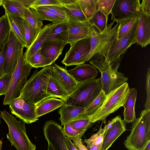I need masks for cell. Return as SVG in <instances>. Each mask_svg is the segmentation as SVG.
Returning <instances> with one entry per match:
<instances>
[{"label":"cell","mask_w":150,"mask_h":150,"mask_svg":"<svg viewBox=\"0 0 150 150\" xmlns=\"http://www.w3.org/2000/svg\"><path fill=\"white\" fill-rule=\"evenodd\" d=\"M51 67V65L45 67L39 71L35 70L21 89L19 96L35 105L50 97L47 93V89Z\"/></svg>","instance_id":"6da1fadb"},{"label":"cell","mask_w":150,"mask_h":150,"mask_svg":"<svg viewBox=\"0 0 150 150\" xmlns=\"http://www.w3.org/2000/svg\"><path fill=\"white\" fill-rule=\"evenodd\" d=\"M2 118L7 124V138L17 150H35L36 146L30 141L26 133L25 123L17 121L11 114L4 110L1 111Z\"/></svg>","instance_id":"7a4b0ae2"},{"label":"cell","mask_w":150,"mask_h":150,"mask_svg":"<svg viewBox=\"0 0 150 150\" xmlns=\"http://www.w3.org/2000/svg\"><path fill=\"white\" fill-rule=\"evenodd\" d=\"M102 90L100 78L80 82L65 100L64 105L86 108Z\"/></svg>","instance_id":"3957f363"},{"label":"cell","mask_w":150,"mask_h":150,"mask_svg":"<svg viewBox=\"0 0 150 150\" xmlns=\"http://www.w3.org/2000/svg\"><path fill=\"white\" fill-rule=\"evenodd\" d=\"M130 88L126 82L107 95L102 106L92 115L87 117L93 124L105 120L110 114L124 107Z\"/></svg>","instance_id":"277c9868"},{"label":"cell","mask_w":150,"mask_h":150,"mask_svg":"<svg viewBox=\"0 0 150 150\" xmlns=\"http://www.w3.org/2000/svg\"><path fill=\"white\" fill-rule=\"evenodd\" d=\"M89 63L98 69L101 73L100 79L102 90L106 95L127 82L128 79L124 74L114 70L102 55L96 54L90 59Z\"/></svg>","instance_id":"5b68a950"},{"label":"cell","mask_w":150,"mask_h":150,"mask_svg":"<svg viewBox=\"0 0 150 150\" xmlns=\"http://www.w3.org/2000/svg\"><path fill=\"white\" fill-rule=\"evenodd\" d=\"M138 21L122 38L116 39L109 46L103 55L107 62L115 71H117L120 67L122 56L131 46L136 43Z\"/></svg>","instance_id":"8992f818"},{"label":"cell","mask_w":150,"mask_h":150,"mask_svg":"<svg viewBox=\"0 0 150 150\" xmlns=\"http://www.w3.org/2000/svg\"><path fill=\"white\" fill-rule=\"evenodd\" d=\"M32 68L25 60L23 50L12 74L8 88L3 100V105H9L14 99L19 97L20 91L27 81V78Z\"/></svg>","instance_id":"52a82bcc"},{"label":"cell","mask_w":150,"mask_h":150,"mask_svg":"<svg viewBox=\"0 0 150 150\" xmlns=\"http://www.w3.org/2000/svg\"><path fill=\"white\" fill-rule=\"evenodd\" d=\"M114 21H112L102 33L93 26L90 41V49L86 57L85 63L89 61L97 54H101L116 39L119 23L112 28Z\"/></svg>","instance_id":"ba28073f"},{"label":"cell","mask_w":150,"mask_h":150,"mask_svg":"<svg viewBox=\"0 0 150 150\" xmlns=\"http://www.w3.org/2000/svg\"><path fill=\"white\" fill-rule=\"evenodd\" d=\"M130 133L124 142L128 150H143L148 142L142 115L132 122Z\"/></svg>","instance_id":"9c48e42d"},{"label":"cell","mask_w":150,"mask_h":150,"mask_svg":"<svg viewBox=\"0 0 150 150\" xmlns=\"http://www.w3.org/2000/svg\"><path fill=\"white\" fill-rule=\"evenodd\" d=\"M139 0H115L110 12L111 20L119 21L132 18L139 17Z\"/></svg>","instance_id":"30bf717a"},{"label":"cell","mask_w":150,"mask_h":150,"mask_svg":"<svg viewBox=\"0 0 150 150\" xmlns=\"http://www.w3.org/2000/svg\"><path fill=\"white\" fill-rule=\"evenodd\" d=\"M91 38L80 40L71 45L62 63L66 67L84 64L85 58L90 49Z\"/></svg>","instance_id":"8fae6325"},{"label":"cell","mask_w":150,"mask_h":150,"mask_svg":"<svg viewBox=\"0 0 150 150\" xmlns=\"http://www.w3.org/2000/svg\"><path fill=\"white\" fill-rule=\"evenodd\" d=\"M67 24V42L71 46L79 40L91 37L93 26L89 20L80 21L69 19Z\"/></svg>","instance_id":"7c38bea8"},{"label":"cell","mask_w":150,"mask_h":150,"mask_svg":"<svg viewBox=\"0 0 150 150\" xmlns=\"http://www.w3.org/2000/svg\"><path fill=\"white\" fill-rule=\"evenodd\" d=\"M43 131L45 139L54 150H69L63 128L57 122L52 120L46 122Z\"/></svg>","instance_id":"4fadbf2b"},{"label":"cell","mask_w":150,"mask_h":150,"mask_svg":"<svg viewBox=\"0 0 150 150\" xmlns=\"http://www.w3.org/2000/svg\"><path fill=\"white\" fill-rule=\"evenodd\" d=\"M11 112L27 124H30L38 120L36 112V105L26 101L18 97L9 105Z\"/></svg>","instance_id":"5bb4252c"},{"label":"cell","mask_w":150,"mask_h":150,"mask_svg":"<svg viewBox=\"0 0 150 150\" xmlns=\"http://www.w3.org/2000/svg\"><path fill=\"white\" fill-rule=\"evenodd\" d=\"M24 47L11 31L5 56L4 74H12Z\"/></svg>","instance_id":"9a60e30c"},{"label":"cell","mask_w":150,"mask_h":150,"mask_svg":"<svg viewBox=\"0 0 150 150\" xmlns=\"http://www.w3.org/2000/svg\"><path fill=\"white\" fill-rule=\"evenodd\" d=\"M50 76L67 93L68 96L78 87L80 82L67 72L66 68L56 64L51 66Z\"/></svg>","instance_id":"2e32d148"},{"label":"cell","mask_w":150,"mask_h":150,"mask_svg":"<svg viewBox=\"0 0 150 150\" xmlns=\"http://www.w3.org/2000/svg\"><path fill=\"white\" fill-rule=\"evenodd\" d=\"M126 123L120 116H117L107 125V129L102 145V150H107L115 140L126 130Z\"/></svg>","instance_id":"e0dca14e"},{"label":"cell","mask_w":150,"mask_h":150,"mask_svg":"<svg viewBox=\"0 0 150 150\" xmlns=\"http://www.w3.org/2000/svg\"><path fill=\"white\" fill-rule=\"evenodd\" d=\"M136 43L142 47L150 43V15L140 11Z\"/></svg>","instance_id":"ac0fdd59"},{"label":"cell","mask_w":150,"mask_h":150,"mask_svg":"<svg viewBox=\"0 0 150 150\" xmlns=\"http://www.w3.org/2000/svg\"><path fill=\"white\" fill-rule=\"evenodd\" d=\"M77 81L82 82L95 79L98 71L93 65L88 64H82L76 65L71 69L67 71Z\"/></svg>","instance_id":"d6986e66"},{"label":"cell","mask_w":150,"mask_h":150,"mask_svg":"<svg viewBox=\"0 0 150 150\" xmlns=\"http://www.w3.org/2000/svg\"><path fill=\"white\" fill-rule=\"evenodd\" d=\"M67 42L63 41H44L40 49L42 55L53 63L62 53Z\"/></svg>","instance_id":"ffe728a7"},{"label":"cell","mask_w":150,"mask_h":150,"mask_svg":"<svg viewBox=\"0 0 150 150\" xmlns=\"http://www.w3.org/2000/svg\"><path fill=\"white\" fill-rule=\"evenodd\" d=\"M59 23H52L42 27L35 39L24 54V58L25 61L40 50L47 35Z\"/></svg>","instance_id":"44dd1931"},{"label":"cell","mask_w":150,"mask_h":150,"mask_svg":"<svg viewBox=\"0 0 150 150\" xmlns=\"http://www.w3.org/2000/svg\"><path fill=\"white\" fill-rule=\"evenodd\" d=\"M86 108L64 105L58 111L60 115L61 125L77 120L84 119L83 113Z\"/></svg>","instance_id":"7402d4cb"},{"label":"cell","mask_w":150,"mask_h":150,"mask_svg":"<svg viewBox=\"0 0 150 150\" xmlns=\"http://www.w3.org/2000/svg\"><path fill=\"white\" fill-rule=\"evenodd\" d=\"M5 14L8 19L11 31L23 47H26L23 18L13 15L6 11H5Z\"/></svg>","instance_id":"603a6c76"},{"label":"cell","mask_w":150,"mask_h":150,"mask_svg":"<svg viewBox=\"0 0 150 150\" xmlns=\"http://www.w3.org/2000/svg\"><path fill=\"white\" fill-rule=\"evenodd\" d=\"M65 102L64 100L53 97L45 99L36 105V112L38 117L62 107Z\"/></svg>","instance_id":"cb8c5ba5"},{"label":"cell","mask_w":150,"mask_h":150,"mask_svg":"<svg viewBox=\"0 0 150 150\" xmlns=\"http://www.w3.org/2000/svg\"><path fill=\"white\" fill-rule=\"evenodd\" d=\"M137 96V91L135 89L132 88L129 89L123 107V120L126 123H132L136 119L134 108Z\"/></svg>","instance_id":"d4e9b609"},{"label":"cell","mask_w":150,"mask_h":150,"mask_svg":"<svg viewBox=\"0 0 150 150\" xmlns=\"http://www.w3.org/2000/svg\"><path fill=\"white\" fill-rule=\"evenodd\" d=\"M69 19L84 21L87 20L76 0H59Z\"/></svg>","instance_id":"484cf974"},{"label":"cell","mask_w":150,"mask_h":150,"mask_svg":"<svg viewBox=\"0 0 150 150\" xmlns=\"http://www.w3.org/2000/svg\"><path fill=\"white\" fill-rule=\"evenodd\" d=\"M2 6L5 11L13 15L23 18H25L29 9L17 0H2Z\"/></svg>","instance_id":"4316f807"},{"label":"cell","mask_w":150,"mask_h":150,"mask_svg":"<svg viewBox=\"0 0 150 150\" xmlns=\"http://www.w3.org/2000/svg\"><path fill=\"white\" fill-rule=\"evenodd\" d=\"M67 39L68 32L66 21L57 25L47 35L44 41H64L67 42Z\"/></svg>","instance_id":"83f0119b"},{"label":"cell","mask_w":150,"mask_h":150,"mask_svg":"<svg viewBox=\"0 0 150 150\" xmlns=\"http://www.w3.org/2000/svg\"><path fill=\"white\" fill-rule=\"evenodd\" d=\"M87 20L98 11V0H76Z\"/></svg>","instance_id":"f1b7e54d"},{"label":"cell","mask_w":150,"mask_h":150,"mask_svg":"<svg viewBox=\"0 0 150 150\" xmlns=\"http://www.w3.org/2000/svg\"><path fill=\"white\" fill-rule=\"evenodd\" d=\"M47 93L50 97L59 98L64 100L68 96L66 91L52 78L50 76L47 84Z\"/></svg>","instance_id":"f546056e"},{"label":"cell","mask_w":150,"mask_h":150,"mask_svg":"<svg viewBox=\"0 0 150 150\" xmlns=\"http://www.w3.org/2000/svg\"><path fill=\"white\" fill-rule=\"evenodd\" d=\"M26 61L33 68H44L53 64L50 60L42 55L40 50L26 59Z\"/></svg>","instance_id":"4dcf8cb0"},{"label":"cell","mask_w":150,"mask_h":150,"mask_svg":"<svg viewBox=\"0 0 150 150\" xmlns=\"http://www.w3.org/2000/svg\"><path fill=\"white\" fill-rule=\"evenodd\" d=\"M106 97L107 95L101 90L93 102L85 109L83 113L84 119L94 113L102 106Z\"/></svg>","instance_id":"1f68e13d"},{"label":"cell","mask_w":150,"mask_h":150,"mask_svg":"<svg viewBox=\"0 0 150 150\" xmlns=\"http://www.w3.org/2000/svg\"><path fill=\"white\" fill-rule=\"evenodd\" d=\"M11 32L10 25L5 14L0 17V50L8 41Z\"/></svg>","instance_id":"d6a6232c"},{"label":"cell","mask_w":150,"mask_h":150,"mask_svg":"<svg viewBox=\"0 0 150 150\" xmlns=\"http://www.w3.org/2000/svg\"><path fill=\"white\" fill-rule=\"evenodd\" d=\"M139 19L138 18H132L119 21V25L117 34V40L122 38L131 29Z\"/></svg>","instance_id":"836d02e7"},{"label":"cell","mask_w":150,"mask_h":150,"mask_svg":"<svg viewBox=\"0 0 150 150\" xmlns=\"http://www.w3.org/2000/svg\"><path fill=\"white\" fill-rule=\"evenodd\" d=\"M25 28V37L26 48H28L38 36L40 30L32 27L28 21L23 18Z\"/></svg>","instance_id":"e575fe53"},{"label":"cell","mask_w":150,"mask_h":150,"mask_svg":"<svg viewBox=\"0 0 150 150\" xmlns=\"http://www.w3.org/2000/svg\"><path fill=\"white\" fill-rule=\"evenodd\" d=\"M108 17L105 16L99 11L93 15L90 21L93 26L96 28L100 33L103 32L107 26Z\"/></svg>","instance_id":"d590c367"},{"label":"cell","mask_w":150,"mask_h":150,"mask_svg":"<svg viewBox=\"0 0 150 150\" xmlns=\"http://www.w3.org/2000/svg\"><path fill=\"white\" fill-rule=\"evenodd\" d=\"M107 125L105 124L103 128L101 126L99 130L96 133L92 135L88 139H85L84 142L86 144V147L91 145H95L102 146L104 138L107 129Z\"/></svg>","instance_id":"8d00e7d4"},{"label":"cell","mask_w":150,"mask_h":150,"mask_svg":"<svg viewBox=\"0 0 150 150\" xmlns=\"http://www.w3.org/2000/svg\"><path fill=\"white\" fill-rule=\"evenodd\" d=\"M25 19L33 28L40 30L43 26V20L36 11L32 8H29Z\"/></svg>","instance_id":"74e56055"},{"label":"cell","mask_w":150,"mask_h":150,"mask_svg":"<svg viewBox=\"0 0 150 150\" xmlns=\"http://www.w3.org/2000/svg\"><path fill=\"white\" fill-rule=\"evenodd\" d=\"M32 8L36 11L43 21H48L55 23H60L66 22L63 19L46 10L40 9L37 7Z\"/></svg>","instance_id":"f35d334b"},{"label":"cell","mask_w":150,"mask_h":150,"mask_svg":"<svg viewBox=\"0 0 150 150\" xmlns=\"http://www.w3.org/2000/svg\"><path fill=\"white\" fill-rule=\"evenodd\" d=\"M37 7L53 13L63 19L66 21H67L69 19L62 5H51Z\"/></svg>","instance_id":"ab89813d"},{"label":"cell","mask_w":150,"mask_h":150,"mask_svg":"<svg viewBox=\"0 0 150 150\" xmlns=\"http://www.w3.org/2000/svg\"><path fill=\"white\" fill-rule=\"evenodd\" d=\"M115 0H98V11L108 17Z\"/></svg>","instance_id":"60d3db41"},{"label":"cell","mask_w":150,"mask_h":150,"mask_svg":"<svg viewBox=\"0 0 150 150\" xmlns=\"http://www.w3.org/2000/svg\"><path fill=\"white\" fill-rule=\"evenodd\" d=\"M69 123L72 128L76 130L88 129L93 124L87 118L73 121Z\"/></svg>","instance_id":"b9f144b4"},{"label":"cell","mask_w":150,"mask_h":150,"mask_svg":"<svg viewBox=\"0 0 150 150\" xmlns=\"http://www.w3.org/2000/svg\"><path fill=\"white\" fill-rule=\"evenodd\" d=\"M63 131L65 135L67 137H75L79 135H83L87 130L84 129L76 130L71 127L69 123L65 124L64 126Z\"/></svg>","instance_id":"7bdbcfd3"},{"label":"cell","mask_w":150,"mask_h":150,"mask_svg":"<svg viewBox=\"0 0 150 150\" xmlns=\"http://www.w3.org/2000/svg\"><path fill=\"white\" fill-rule=\"evenodd\" d=\"M12 74H4L0 77V96L5 95L8 88Z\"/></svg>","instance_id":"ee69618b"},{"label":"cell","mask_w":150,"mask_h":150,"mask_svg":"<svg viewBox=\"0 0 150 150\" xmlns=\"http://www.w3.org/2000/svg\"><path fill=\"white\" fill-rule=\"evenodd\" d=\"M51 5L62 6V5L59 0H34L31 4L30 8Z\"/></svg>","instance_id":"f6af8a7d"},{"label":"cell","mask_w":150,"mask_h":150,"mask_svg":"<svg viewBox=\"0 0 150 150\" xmlns=\"http://www.w3.org/2000/svg\"><path fill=\"white\" fill-rule=\"evenodd\" d=\"M146 98L144 105L145 110L150 109V68H148L146 76Z\"/></svg>","instance_id":"bcb514c9"},{"label":"cell","mask_w":150,"mask_h":150,"mask_svg":"<svg viewBox=\"0 0 150 150\" xmlns=\"http://www.w3.org/2000/svg\"><path fill=\"white\" fill-rule=\"evenodd\" d=\"M141 113L143 117L145 125L147 139L150 140V109L144 110Z\"/></svg>","instance_id":"7dc6e473"},{"label":"cell","mask_w":150,"mask_h":150,"mask_svg":"<svg viewBox=\"0 0 150 150\" xmlns=\"http://www.w3.org/2000/svg\"><path fill=\"white\" fill-rule=\"evenodd\" d=\"M8 41L4 44L0 51V77L4 74L5 56Z\"/></svg>","instance_id":"c3c4849f"},{"label":"cell","mask_w":150,"mask_h":150,"mask_svg":"<svg viewBox=\"0 0 150 150\" xmlns=\"http://www.w3.org/2000/svg\"><path fill=\"white\" fill-rule=\"evenodd\" d=\"M82 135H80L73 137H67L73 142V143L79 150H88L86 147L82 142L81 137Z\"/></svg>","instance_id":"681fc988"},{"label":"cell","mask_w":150,"mask_h":150,"mask_svg":"<svg viewBox=\"0 0 150 150\" xmlns=\"http://www.w3.org/2000/svg\"><path fill=\"white\" fill-rule=\"evenodd\" d=\"M140 11L150 15V0H143L140 4Z\"/></svg>","instance_id":"f907efd6"},{"label":"cell","mask_w":150,"mask_h":150,"mask_svg":"<svg viewBox=\"0 0 150 150\" xmlns=\"http://www.w3.org/2000/svg\"><path fill=\"white\" fill-rule=\"evenodd\" d=\"M66 143L69 150H79L74 145L71 140L67 137Z\"/></svg>","instance_id":"816d5d0a"},{"label":"cell","mask_w":150,"mask_h":150,"mask_svg":"<svg viewBox=\"0 0 150 150\" xmlns=\"http://www.w3.org/2000/svg\"><path fill=\"white\" fill-rule=\"evenodd\" d=\"M17 1L26 7L29 8L31 4L34 1V0H17Z\"/></svg>","instance_id":"f5cc1de1"},{"label":"cell","mask_w":150,"mask_h":150,"mask_svg":"<svg viewBox=\"0 0 150 150\" xmlns=\"http://www.w3.org/2000/svg\"><path fill=\"white\" fill-rule=\"evenodd\" d=\"M143 150H150V141L148 142Z\"/></svg>","instance_id":"db71d44e"},{"label":"cell","mask_w":150,"mask_h":150,"mask_svg":"<svg viewBox=\"0 0 150 150\" xmlns=\"http://www.w3.org/2000/svg\"><path fill=\"white\" fill-rule=\"evenodd\" d=\"M47 150H54L52 146L49 143H48V147Z\"/></svg>","instance_id":"11a10c76"},{"label":"cell","mask_w":150,"mask_h":150,"mask_svg":"<svg viewBox=\"0 0 150 150\" xmlns=\"http://www.w3.org/2000/svg\"><path fill=\"white\" fill-rule=\"evenodd\" d=\"M3 143V142L1 140H0V150H2V145Z\"/></svg>","instance_id":"9f6ffc18"},{"label":"cell","mask_w":150,"mask_h":150,"mask_svg":"<svg viewBox=\"0 0 150 150\" xmlns=\"http://www.w3.org/2000/svg\"><path fill=\"white\" fill-rule=\"evenodd\" d=\"M2 0H0V6H2Z\"/></svg>","instance_id":"6f0895ef"},{"label":"cell","mask_w":150,"mask_h":150,"mask_svg":"<svg viewBox=\"0 0 150 150\" xmlns=\"http://www.w3.org/2000/svg\"><path fill=\"white\" fill-rule=\"evenodd\" d=\"M2 118L1 116V113H0V123H1V118Z\"/></svg>","instance_id":"680465c9"},{"label":"cell","mask_w":150,"mask_h":150,"mask_svg":"<svg viewBox=\"0 0 150 150\" xmlns=\"http://www.w3.org/2000/svg\"></svg>","instance_id":"91938a15"},{"label":"cell","mask_w":150,"mask_h":150,"mask_svg":"<svg viewBox=\"0 0 150 150\" xmlns=\"http://www.w3.org/2000/svg\"></svg>","instance_id":"94428289"}]
</instances>
